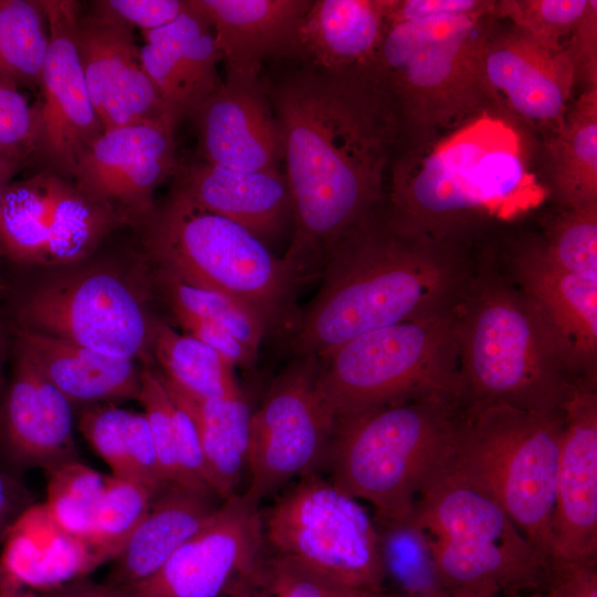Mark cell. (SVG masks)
<instances>
[{"label":"cell","instance_id":"obj_54","mask_svg":"<svg viewBox=\"0 0 597 597\" xmlns=\"http://www.w3.org/2000/svg\"><path fill=\"white\" fill-rule=\"evenodd\" d=\"M371 597H448V589L442 593H396L391 590L384 589L383 591L371 596Z\"/></svg>","mask_w":597,"mask_h":597},{"label":"cell","instance_id":"obj_53","mask_svg":"<svg viewBox=\"0 0 597 597\" xmlns=\"http://www.w3.org/2000/svg\"><path fill=\"white\" fill-rule=\"evenodd\" d=\"M0 597H42L41 594L27 588L9 575L0 566Z\"/></svg>","mask_w":597,"mask_h":597},{"label":"cell","instance_id":"obj_34","mask_svg":"<svg viewBox=\"0 0 597 597\" xmlns=\"http://www.w3.org/2000/svg\"><path fill=\"white\" fill-rule=\"evenodd\" d=\"M160 374L175 388L196 399L241 394L233 366L208 344L155 321L151 347Z\"/></svg>","mask_w":597,"mask_h":597},{"label":"cell","instance_id":"obj_27","mask_svg":"<svg viewBox=\"0 0 597 597\" xmlns=\"http://www.w3.org/2000/svg\"><path fill=\"white\" fill-rule=\"evenodd\" d=\"M390 0H314L290 57L328 73L374 69Z\"/></svg>","mask_w":597,"mask_h":597},{"label":"cell","instance_id":"obj_4","mask_svg":"<svg viewBox=\"0 0 597 597\" xmlns=\"http://www.w3.org/2000/svg\"><path fill=\"white\" fill-rule=\"evenodd\" d=\"M457 313L464 408L563 410L580 380L551 328L500 265L480 260Z\"/></svg>","mask_w":597,"mask_h":597},{"label":"cell","instance_id":"obj_40","mask_svg":"<svg viewBox=\"0 0 597 597\" xmlns=\"http://www.w3.org/2000/svg\"><path fill=\"white\" fill-rule=\"evenodd\" d=\"M540 242L561 269L597 281V205L565 209L553 219Z\"/></svg>","mask_w":597,"mask_h":597},{"label":"cell","instance_id":"obj_23","mask_svg":"<svg viewBox=\"0 0 597 597\" xmlns=\"http://www.w3.org/2000/svg\"><path fill=\"white\" fill-rule=\"evenodd\" d=\"M188 2V9L171 23L142 32L143 67L177 127L191 119L222 84L213 30Z\"/></svg>","mask_w":597,"mask_h":597},{"label":"cell","instance_id":"obj_14","mask_svg":"<svg viewBox=\"0 0 597 597\" xmlns=\"http://www.w3.org/2000/svg\"><path fill=\"white\" fill-rule=\"evenodd\" d=\"M318 358L295 357L252 412L244 494L260 503L324 464L335 416L317 385Z\"/></svg>","mask_w":597,"mask_h":597},{"label":"cell","instance_id":"obj_10","mask_svg":"<svg viewBox=\"0 0 597 597\" xmlns=\"http://www.w3.org/2000/svg\"><path fill=\"white\" fill-rule=\"evenodd\" d=\"M426 534L443 589L492 583L507 597L544 588L548 565L501 505L449 464L409 517Z\"/></svg>","mask_w":597,"mask_h":597},{"label":"cell","instance_id":"obj_46","mask_svg":"<svg viewBox=\"0 0 597 597\" xmlns=\"http://www.w3.org/2000/svg\"><path fill=\"white\" fill-rule=\"evenodd\" d=\"M575 72L576 83L585 90L597 88V1L587 7L564 46Z\"/></svg>","mask_w":597,"mask_h":597},{"label":"cell","instance_id":"obj_47","mask_svg":"<svg viewBox=\"0 0 597 597\" xmlns=\"http://www.w3.org/2000/svg\"><path fill=\"white\" fill-rule=\"evenodd\" d=\"M596 564L551 565L546 585L531 597H597Z\"/></svg>","mask_w":597,"mask_h":597},{"label":"cell","instance_id":"obj_52","mask_svg":"<svg viewBox=\"0 0 597 597\" xmlns=\"http://www.w3.org/2000/svg\"><path fill=\"white\" fill-rule=\"evenodd\" d=\"M500 588L492 583H481L448 589V597H496Z\"/></svg>","mask_w":597,"mask_h":597},{"label":"cell","instance_id":"obj_44","mask_svg":"<svg viewBox=\"0 0 597 597\" xmlns=\"http://www.w3.org/2000/svg\"><path fill=\"white\" fill-rule=\"evenodd\" d=\"M266 562L274 597H348L354 591L275 554Z\"/></svg>","mask_w":597,"mask_h":597},{"label":"cell","instance_id":"obj_3","mask_svg":"<svg viewBox=\"0 0 597 597\" xmlns=\"http://www.w3.org/2000/svg\"><path fill=\"white\" fill-rule=\"evenodd\" d=\"M548 189L531 169L526 143L507 115L483 111L394 170L391 208L432 234L459 238L470 223L513 220Z\"/></svg>","mask_w":597,"mask_h":597},{"label":"cell","instance_id":"obj_17","mask_svg":"<svg viewBox=\"0 0 597 597\" xmlns=\"http://www.w3.org/2000/svg\"><path fill=\"white\" fill-rule=\"evenodd\" d=\"M176 129L166 117L104 130L80 155L73 181L126 222L146 221L155 209L156 188L180 165Z\"/></svg>","mask_w":597,"mask_h":597},{"label":"cell","instance_id":"obj_28","mask_svg":"<svg viewBox=\"0 0 597 597\" xmlns=\"http://www.w3.org/2000/svg\"><path fill=\"white\" fill-rule=\"evenodd\" d=\"M1 541V568L40 594L81 580L103 564L90 543L64 531L44 504L24 509Z\"/></svg>","mask_w":597,"mask_h":597},{"label":"cell","instance_id":"obj_36","mask_svg":"<svg viewBox=\"0 0 597 597\" xmlns=\"http://www.w3.org/2000/svg\"><path fill=\"white\" fill-rule=\"evenodd\" d=\"M378 532L384 584L387 590L411 593H442L426 534L410 519L374 517Z\"/></svg>","mask_w":597,"mask_h":597},{"label":"cell","instance_id":"obj_24","mask_svg":"<svg viewBox=\"0 0 597 597\" xmlns=\"http://www.w3.org/2000/svg\"><path fill=\"white\" fill-rule=\"evenodd\" d=\"M15 364L0 410V442L21 467L45 470L76 459L69 400L15 348Z\"/></svg>","mask_w":597,"mask_h":597},{"label":"cell","instance_id":"obj_29","mask_svg":"<svg viewBox=\"0 0 597 597\" xmlns=\"http://www.w3.org/2000/svg\"><path fill=\"white\" fill-rule=\"evenodd\" d=\"M22 352L71 405L137 399L142 370L132 359L112 357L59 338L20 328Z\"/></svg>","mask_w":597,"mask_h":597},{"label":"cell","instance_id":"obj_39","mask_svg":"<svg viewBox=\"0 0 597 597\" xmlns=\"http://www.w3.org/2000/svg\"><path fill=\"white\" fill-rule=\"evenodd\" d=\"M45 471L48 512L64 531L87 541L106 476L77 459Z\"/></svg>","mask_w":597,"mask_h":597},{"label":"cell","instance_id":"obj_32","mask_svg":"<svg viewBox=\"0 0 597 597\" xmlns=\"http://www.w3.org/2000/svg\"><path fill=\"white\" fill-rule=\"evenodd\" d=\"M552 180L566 208L597 205V88L584 90L547 139Z\"/></svg>","mask_w":597,"mask_h":597},{"label":"cell","instance_id":"obj_25","mask_svg":"<svg viewBox=\"0 0 597 597\" xmlns=\"http://www.w3.org/2000/svg\"><path fill=\"white\" fill-rule=\"evenodd\" d=\"M174 187L199 207L240 224L269 248L293 222L287 179L280 170L242 171L199 159L179 165Z\"/></svg>","mask_w":597,"mask_h":597},{"label":"cell","instance_id":"obj_56","mask_svg":"<svg viewBox=\"0 0 597 597\" xmlns=\"http://www.w3.org/2000/svg\"><path fill=\"white\" fill-rule=\"evenodd\" d=\"M348 597H370V596L363 593L353 591Z\"/></svg>","mask_w":597,"mask_h":597},{"label":"cell","instance_id":"obj_30","mask_svg":"<svg viewBox=\"0 0 597 597\" xmlns=\"http://www.w3.org/2000/svg\"><path fill=\"white\" fill-rule=\"evenodd\" d=\"M218 500L210 491L177 483L164 486L114 559L107 586H129L154 575L212 516L221 504Z\"/></svg>","mask_w":597,"mask_h":597},{"label":"cell","instance_id":"obj_8","mask_svg":"<svg viewBox=\"0 0 597 597\" xmlns=\"http://www.w3.org/2000/svg\"><path fill=\"white\" fill-rule=\"evenodd\" d=\"M563 429V410L468 407L450 460L501 505L547 565Z\"/></svg>","mask_w":597,"mask_h":597},{"label":"cell","instance_id":"obj_37","mask_svg":"<svg viewBox=\"0 0 597 597\" xmlns=\"http://www.w3.org/2000/svg\"><path fill=\"white\" fill-rule=\"evenodd\" d=\"M159 491L130 479L106 476L87 540L103 564L119 555Z\"/></svg>","mask_w":597,"mask_h":597},{"label":"cell","instance_id":"obj_42","mask_svg":"<svg viewBox=\"0 0 597 597\" xmlns=\"http://www.w3.org/2000/svg\"><path fill=\"white\" fill-rule=\"evenodd\" d=\"M137 398L144 408L161 475L167 484L180 481L178 406L160 371L145 368Z\"/></svg>","mask_w":597,"mask_h":597},{"label":"cell","instance_id":"obj_38","mask_svg":"<svg viewBox=\"0 0 597 597\" xmlns=\"http://www.w3.org/2000/svg\"><path fill=\"white\" fill-rule=\"evenodd\" d=\"M160 280L177 323L195 321L223 328L252 350L259 352L266 331L251 311L220 293L165 276H160Z\"/></svg>","mask_w":597,"mask_h":597},{"label":"cell","instance_id":"obj_33","mask_svg":"<svg viewBox=\"0 0 597 597\" xmlns=\"http://www.w3.org/2000/svg\"><path fill=\"white\" fill-rule=\"evenodd\" d=\"M78 429L112 474L146 484L155 490L167 485L158 464L155 447L143 413L113 405L85 407Z\"/></svg>","mask_w":597,"mask_h":597},{"label":"cell","instance_id":"obj_9","mask_svg":"<svg viewBox=\"0 0 597 597\" xmlns=\"http://www.w3.org/2000/svg\"><path fill=\"white\" fill-rule=\"evenodd\" d=\"M317 385L335 418L412 398L462 401L457 307L344 343L318 358Z\"/></svg>","mask_w":597,"mask_h":597},{"label":"cell","instance_id":"obj_16","mask_svg":"<svg viewBox=\"0 0 597 597\" xmlns=\"http://www.w3.org/2000/svg\"><path fill=\"white\" fill-rule=\"evenodd\" d=\"M49 46L40 81L34 153L51 170L73 180L82 151L104 127L86 86L76 44L80 4L73 0H40Z\"/></svg>","mask_w":597,"mask_h":597},{"label":"cell","instance_id":"obj_6","mask_svg":"<svg viewBox=\"0 0 597 597\" xmlns=\"http://www.w3.org/2000/svg\"><path fill=\"white\" fill-rule=\"evenodd\" d=\"M464 406L430 396L335 418L329 481L387 520L409 519L425 486L451 460Z\"/></svg>","mask_w":597,"mask_h":597},{"label":"cell","instance_id":"obj_22","mask_svg":"<svg viewBox=\"0 0 597 597\" xmlns=\"http://www.w3.org/2000/svg\"><path fill=\"white\" fill-rule=\"evenodd\" d=\"M551 328L580 381H597V281L556 265L541 242L519 247L501 266Z\"/></svg>","mask_w":597,"mask_h":597},{"label":"cell","instance_id":"obj_35","mask_svg":"<svg viewBox=\"0 0 597 597\" xmlns=\"http://www.w3.org/2000/svg\"><path fill=\"white\" fill-rule=\"evenodd\" d=\"M49 46L40 1L0 0V73L19 86L39 87Z\"/></svg>","mask_w":597,"mask_h":597},{"label":"cell","instance_id":"obj_51","mask_svg":"<svg viewBox=\"0 0 597 597\" xmlns=\"http://www.w3.org/2000/svg\"><path fill=\"white\" fill-rule=\"evenodd\" d=\"M22 157L0 149V205L8 187L20 168Z\"/></svg>","mask_w":597,"mask_h":597},{"label":"cell","instance_id":"obj_43","mask_svg":"<svg viewBox=\"0 0 597 597\" xmlns=\"http://www.w3.org/2000/svg\"><path fill=\"white\" fill-rule=\"evenodd\" d=\"M38 115L19 85L0 73V149L24 157L34 153Z\"/></svg>","mask_w":597,"mask_h":597},{"label":"cell","instance_id":"obj_31","mask_svg":"<svg viewBox=\"0 0 597 597\" xmlns=\"http://www.w3.org/2000/svg\"><path fill=\"white\" fill-rule=\"evenodd\" d=\"M163 379L196 423L211 491L221 501L238 494L237 489L248 471L252 411L245 396L241 392L196 399L175 388L164 376Z\"/></svg>","mask_w":597,"mask_h":597},{"label":"cell","instance_id":"obj_48","mask_svg":"<svg viewBox=\"0 0 597 597\" xmlns=\"http://www.w3.org/2000/svg\"><path fill=\"white\" fill-rule=\"evenodd\" d=\"M24 502L25 494L21 486L0 472V540L17 516L28 507Z\"/></svg>","mask_w":597,"mask_h":597},{"label":"cell","instance_id":"obj_1","mask_svg":"<svg viewBox=\"0 0 597 597\" xmlns=\"http://www.w3.org/2000/svg\"><path fill=\"white\" fill-rule=\"evenodd\" d=\"M285 161L294 232L282 258L301 284L321 276L334 247L381 199L401 124L374 69L302 66L266 84Z\"/></svg>","mask_w":597,"mask_h":597},{"label":"cell","instance_id":"obj_57","mask_svg":"<svg viewBox=\"0 0 597 597\" xmlns=\"http://www.w3.org/2000/svg\"><path fill=\"white\" fill-rule=\"evenodd\" d=\"M1 354L2 352H1V342H0V383H1V359H2Z\"/></svg>","mask_w":597,"mask_h":597},{"label":"cell","instance_id":"obj_13","mask_svg":"<svg viewBox=\"0 0 597 597\" xmlns=\"http://www.w3.org/2000/svg\"><path fill=\"white\" fill-rule=\"evenodd\" d=\"M125 222L73 180L44 169L8 187L0 205V254L21 264L71 265Z\"/></svg>","mask_w":597,"mask_h":597},{"label":"cell","instance_id":"obj_50","mask_svg":"<svg viewBox=\"0 0 597 597\" xmlns=\"http://www.w3.org/2000/svg\"><path fill=\"white\" fill-rule=\"evenodd\" d=\"M42 597H114L108 586L76 580L57 589L42 594Z\"/></svg>","mask_w":597,"mask_h":597},{"label":"cell","instance_id":"obj_41","mask_svg":"<svg viewBox=\"0 0 597 597\" xmlns=\"http://www.w3.org/2000/svg\"><path fill=\"white\" fill-rule=\"evenodd\" d=\"M588 0H502L495 1V17L513 22L514 29L537 43L562 50L582 18Z\"/></svg>","mask_w":597,"mask_h":597},{"label":"cell","instance_id":"obj_7","mask_svg":"<svg viewBox=\"0 0 597 597\" xmlns=\"http://www.w3.org/2000/svg\"><path fill=\"white\" fill-rule=\"evenodd\" d=\"M146 223V248L160 276L232 298L261 320L266 336L291 343L302 315L300 283L264 242L175 187Z\"/></svg>","mask_w":597,"mask_h":597},{"label":"cell","instance_id":"obj_49","mask_svg":"<svg viewBox=\"0 0 597 597\" xmlns=\"http://www.w3.org/2000/svg\"><path fill=\"white\" fill-rule=\"evenodd\" d=\"M227 597H274L265 553L258 567Z\"/></svg>","mask_w":597,"mask_h":597},{"label":"cell","instance_id":"obj_45","mask_svg":"<svg viewBox=\"0 0 597 597\" xmlns=\"http://www.w3.org/2000/svg\"><path fill=\"white\" fill-rule=\"evenodd\" d=\"M102 10L142 32L165 27L175 21L188 7V0H100Z\"/></svg>","mask_w":597,"mask_h":597},{"label":"cell","instance_id":"obj_11","mask_svg":"<svg viewBox=\"0 0 597 597\" xmlns=\"http://www.w3.org/2000/svg\"><path fill=\"white\" fill-rule=\"evenodd\" d=\"M265 548L354 591L385 589L374 517L316 473L302 476L262 513Z\"/></svg>","mask_w":597,"mask_h":597},{"label":"cell","instance_id":"obj_12","mask_svg":"<svg viewBox=\"0 0 597 597\" xmlns=\"http://www.w3.org/2000/svg\"><path fill=\"white\" fill-rule=\"evenodd\" d=\"M21 328L112 357L132 359L151 347L155 321L140 295L114 271L85 268L36 286L19 307Z\"/></svg>","mask_w":597,"mask_h":597},{"label":"cell","instance_id":"obj_5","mask_svg":"<svg viewBox=\"0 0 597 597\" xmlns=\"http://www.w3.org/2000/svg\"><path fill=\"white\" fill-rule=\"evenodd\" d=\"M494 9L485 0H390L374 71L400 119L434 128L484 100L479 61Z\"/></svg>","mask_w":597,"mask_h":597},{"label":"cell","instance_id":"obj_21","mask_svg":"<svg viewBox=\"0 0 597 597\" xmlns=\"http://www.w3.org/2000/svg\"><path fill=\"white\" fill-rule=\"evenodd\" d=\"M191 121L201 160L242 171L280 170L281 130L259 76L227 73Z\"/></svg>","mask_w":597,"mask_h":597},{"label":"cell","instance_id":"obj_19","mask_svg":"<svg viewBox=\"0 0 597 597\" xmlns=\"http://www.w3.org/2000/svg\"><path fill=\"white\" fill-rule=\"evenodd\" d=\"M76 44L104 130L170 118L143 67L134 28L93 1L88 11L78 12Z\"/></svg>","mask_w":597,"mask_h":597},{"label":"cell","instance_id":"obj_55","mask_svg":"<svg viewBox=\"0 0 597 597\" xmlns=\"http://www.w3.org/2000/svg\"><path fill=\"white\" fill-rule=\"evenodd\" d=\"M109 588L112 589L114 597H132L130 595L124 593L121 589H117V588H114V587H109Z\"/></svg>","mask_w":597,"mask_h":597},{"label":"cell","instance_id":"obj_18","mask_svg":"<svg viewBox=\"0 0 597 597\" xmlns=\"http://www.w3.org/2000/svg\"><path fill=\"white\" fill-rule=\"evenodd\" d=\"M576 84L565 49H548L521 31H492L479 61L483 98L542 130L547 139L563 125Z\"/></svg>","mask_w":597,"mask_h":597},{"label":"cell","instance_id":"obj_26","mask_svg":"<svg viewBox=\"0 0 597 597\" xmlns=\"http://www.w3.org/2000/svg\"><path fill=\"white\" fill-rule=\"evenodd\" d=\"M211 25L227 73L259 76L270 57L289 56L312 0H190Z\"/></svg>","mask_w":597,"mask_h":597},{"label":"cell","instance_id":"obj_15","mask_svg":"<svg viewBox=\"0 0 597 597\" xmlns=\"http://www.w3.org/2000/svg\"><path fill=\"white\" fill-rule=\"evenodd\" d=\"M259 504L244 493L223 500L154 575L114 588L132 597H227L264 556Z\"/></svg>","mask_w":597,"mask_h":597},{"label":"cell","instance_id":"obj_2","mask_svg":"<svg viewBox=\"0 0 597 597\" xmlns=\"http://www.w3.org/2000/svg\"><path fill=\"white\" fill-rule=\"evenodd\" d=\"M479 262L459 238L377 207L328 254L290 343L294 356L320 358L367 332L454 310Z\"/></svg>","mask_w":597,"mask_h":597},{"label":"cell","instance_id":"obj_20","mask_svg":"<svg viewBox=\"0 0 597 597\" xmlns=\"http://www.w3.org/2000/svg\"><path fill=\"white\" fill-rule=\"evenodd\" d=\"M563 412L548 569L597 563V381L578 383Z\"/></svg>","mask_w":597,"mask_h":597}]
</instances>
